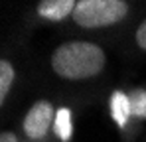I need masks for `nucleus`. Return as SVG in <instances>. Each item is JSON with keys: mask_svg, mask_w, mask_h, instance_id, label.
<instances>
[{"mask_svg": "<svg viewBox=\"0 0 146 142\" xmlns=\"http://www.w3.org/2000/svg\"><path fill=\"white\" fill-rule=\"evenodd\" d=\"M105 51L93 42H65L51 53V69L67 81H83L105 69Z\"/></svg>", "mask_w": 146, "mask_h": 142, "instance_id": "obj_1", "label": "nucleus"}, {"mask_svg": "<svg viewBox=\"0 0 146 142\" xmlns=\"http://www.w3.org/2000/svg\"><path fill=\"white\" fill-rule=\"evenodd\" d=\"M128 14L124 0H79L73 10V22L81 28H107L122 22Z\"/></svg>", "mask_w": 146, "mask_h": 142, "instance_id": "obj_2", "label": "nucleus"}, {"mask_svg": "<svg viewBox=\"0 0 146 142\" xmlns=\"http://www.w3.org/2000/svg\"><path fill=\"white\" fill-rule=\"evenodd\" d=\"M55 107L51 105V101L48 99H40L36 101L30 111L26 113L24 122H22V128H24V134L30 140H40L48 134V130L51 128L53 120H55Z\"/></svg>", "mask_w": 146, "mask_h": 142, "instance_id": "obj_3", "label": "nucleus"}, {"mask_svg": "<svg viewBox=\"0 0 146 142\" xmlns=\"http://www.w3.org/2000/svg\"><path fill=\"white\" fill-rule=\"evenodd\" d=\"M75 6V0H42L38 4V16L49 22H61L67 16H73Z\"/></svg>", "mask_w": 146, "mask_h": 142, "instance_id": "obj_4", "label": "nucleus"}, {"mask_svg": "<svg viewBox=\"0 0 146 142\" xmlns=\"http://www.w3.org/2000/svg\"><path fill=\"white\" fill-rule=\"evenodd\" d=\"M130 115H132V111H130L128 95L122 93V91H115L111 95V117L115 118V122L119 126H124Z\"/></svg>", "mask_w": 146, "mask_h": 142, "instance_id": "obj_5", "label": "nucleus"}, {"mask_svg": "<svg viewBox=\"0 0 146 142\" xmlns=\"http://www.w3.org/2000/svg\"><path fill=\"white\" fill-rule=\"evenodd\" d=\"M16 79V69L8 59H0V107L6 101V97L10 93L12 85Z\"/></svg>", "mask_w": 146, "mask_h": 142, "instance_id": "obj_6", "label": "nucleus"}, {"mask_svg": "<svg viewBox=\"0 0 146 142\" xmlns=\"http://www.w3.org/2000/svg\"><path fill=\"white\" fill-rule=\"evenodd\" d=\"M128 99H130L132 117L146 118V89H134L128 95Z\"/></svg>", "mask_w": 146, "mask_h": 142, "instance_id": "obj_7", "label": "nucleus"}, {"mask_svg": "<svg viewBox=\"0 0 146 142\" xmlns=\"http://www.w3.org/2000/svg\"><path fill=\"white\" fill-rule=\"evenodd\" d=\"M55 124H57V130H59L61 140H67L69 138V132H71V117H69V111L67 109H59L57 111Z\"/></svg>", "mask_w": 146, "mask_h": 142, "instance_id": "obj_8", "label": "nucleus"}, {"mask_svg": "<svg viewBox=\"0 0 146 142\" xmlns=\"http://www.w3.org/2000/svg\"><path fill=\"white\" fill-rule=\"evenodd\" d=\"M134 42H136V46L140 47L142 51H146V18L140 22V26L134 32Z\"/></svg>", "mask_w": 146, "mask_h": 142, "instance_id": "obj_9", "label": "nucleus"}, {"mask_svg": "<svg viewBox=\"0 0 146 142\" xmlns=\"http://www.w3.org/2000/svg\"><path fill=\"white\" fill-rule=\"evenodd\" d=\"M0 142H18L14 132H0Z\"/></svg>", "mask_w": 146, "mask_h": 142, "instance_id": "obj_10", "label": "nucleus"}]
</instances>
